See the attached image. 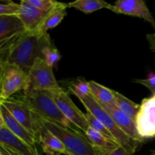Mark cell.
<instances>
[{"label":"cell","instance_id":"1","mask_svg":"<svg viewBox=\"0 0 155 155\" xmlns=\"http://www.w3.org/2000/svg\"><path fill=\"white\" fill-rule=\"evenodd\" d=\"M52 44L48 33L25 31L0 42V62L19 67L28 74L36 59L42 58L43 48Z\"/></svg>","mask_w":155,"mask_h":155},{"label":"cell","instance_id":"2","mask_svg":"<svg viewBox=\"0 0 155 155\" xmlns=\"http://www.w3.org/2000/svg\"><path fill=\"white\" fill-rule=\"evenodd\" d=\"M19 99L30 106L41 117L72 130H78L62 114L49 91H29L18 95ZM79 131V130H78Z\"/></svg>","mask_w":155,"mask_h":155},{"label":"cell","instance_id":"3","mask_svg":"<svg viewBox=\"0 0 155 155\" xmlns=\"http://www.w3.org/2000/svg\"><path fill=\"white\" fill-rule=\"evenodd\" d=\"M77 97L86 107V110L90 112L95 117L101 121L104 127L110 132L120 146L123 147L127 151L133 154L137 151L142 142L133 140L127 136L117 125L110 115L94 98L91 93L89 95H77Z\"/></svg>","mask_w":155,"mask_h":155},{"label":"cell","instance_id":"4","mask_svg":"<svg viewBox=\"0 0 155 155\" xmlns=\"http://www.w3.org/2000/svg\"><path fill=\"white\" fill-rule=\"evenodd\" d=\"M42 124L62 142L67 155H98L85 134L41 117Z\"/></svg>","mask_w":155,"mask_h":155},{"label":"cell","instance_id":"5","mask_svg":"<svg viewBox=\"0 0 155 155\" xmlns=\"http://www.w3.org/2000/svg\"><path fill=\"white\" fill-rule=\"evenodd\" d=\"M62 89L50 66L42 58L36 59L27 74V81L24 92L29 91H58Z\"/></svg>","mask_w":155,"mask_h":155},{"label":"cell","instance_id":"6","mask_svg":"<svg viewBox=\"0 0 155 155\" xmlns=\"http://www.w3.org/2000/svg\"><path fill=\"white\" fill-rule=\"evenodd\" d=\"M0 101H5L16 92L24 90L27 74L19 67L7 62H0Z\"/></svg>","mask_w":155,"mask_h":155},{"label":"cell","instance_id":"7","mask_svg":"<svg viewBox=\"0 0 155 155\" xmlns=\"http://www.w3.org/2000/svg\"><path fill=\"white\" fill-rule=\"evenodd\" d=\"M0 104L7 108L11 114L30 133L37 138L38 131L40 126L39 115L31 107L21 101L17 96L11 97L5 101H0Z\"/></svg>","mask_w":155,"mask_h":155},{"label":"cell","instance_id":"8","mask_svg":"<svg viewBox=\"0 0 155 155\" xmlns=\"http://www.w3.org/2000/svg\"><path fill=\"white\" fill-rule=\"evenodd\" d=\"M51 94L58 107L65 117L74 124L79 131L85 134L89 128V124L85 117L84 113L76 106L68 92L62 89L61 90L53 91Z\"/></svg>","mask_w":155,"mask_h":155},{"label":"cell","instance_id":"9","mask_svg":"<svg viewBox=\"0 0 155 155\" xmlns=\"http://www.w3.org/2000/svg\"><path fill=\"white\" fill-rule=\"evenodd\" d=\"M136 124L142 139L155 137V95L142 100Z\"/></svg>","mask_w":155,"mask_h":155},{"label":"cell","instance_id":"10","mask_svg":"<svg viewBox=\"0 0 155 155\" xmlns=\"http://www.w3.org/2000/svg\"><path fill=\"white\" fill-rule=\"evenodd\" d=\"M117 14L138 17L149 22L155 29V20L147 7L146 3L142 0H119L109 8Z\"/></svg>","mask_w":155,"mask_h":155},{"label":"cell","instance_id":"11","mask_svg":"<svg viewBox=\"0 0 155 155\" xmlns=\"http://www.w3.org/2000/svg\"><path fill=\"white\" fill-rule=\"evenodd\" d=\"M99 103V102H98ZM100 104V103H99ZM104 110L110 115L117 125L120 127L121 130L128 136L130 139H133L137 142H143L145 139H142L139 134L137 127H136V121L133 120L132 118L123 113L114 104H100Z\"/></svg>","mask_w":155,"mask_h":155},{"label":"cell","instance_id":"12","mask_svg":"<svg viewBox=\"0 0 155 155\" xmlns=\"http://www.w3.org/2000/svg\"><path fill=\"white\" fill-rule=\"evenodd\" d=\"M0 145L21 155H40L37 148L30 146L10 131L0 119Z\"/></svg>","mask_w":155,"mask_h":155},{"label":"cell","instance_id":"13","mask_svg":"<svg viewBox=\"0 0 155 155\" xmlns=\"http://www.w3.org/2000/svg\"><path fill=\"white\" fill-rule=\"evenodd\" d=\"M37 134L38 142L41 145L42 151L46 155H67L66 148L61 141L49 131L41 121Z\"/></svg>","mask_w":155,"mask_h":155},{"label":"cell","instance_id":"14","mask_svg":"<svg viewBox=\"0 0 155 155\" xmlns=\"http://www.w3.org/2000/svg\"><path fill=\"white\" fill-rule=\"evenodd\" d=\"M0 119L2 120L7 128L15 136L19 137L30 146L36 148V145L39 144L37 138L30 133L25 127H23L2 104H0Z\"/></svg>","mask_w":155,"mask_h":155},{"label":"cell","instance_id":"15","mask_svg":"<svg viewBox=\"0 0 155 155\" xmlns=\"http://www.w3.org/2000/svg\"><path fill=\"white\" fill-rule=\"evenodd\" d=\"M20 5L21 9L18 16L22 21L26 30L36 31L46 13L33 6L27 0H22Z\"/></svg>","mask_w":155,"mask_h":155},{"label":"cell","instance_id":"16","mask_svg":"<svg viewBox=\"0 0 155 155\" xmlns=\"http://www.w3.org/2000/svg\"><path fill=\"white\" fill-rule=\"evenodd\" d=\"M27 31L18 15H0V42Z\"/></svg>","mask_w":155,"mask_h":155},{"label":"cell","instance_id":"17","mask_svg":"<svg viewBox=\"0 0 155 155\" xmlns=\"http://www.w3.org/2000/svg\"><path fill=\"white\" fill-rule=\"evenodd\" d=\"M85 136L98 155H109L120 147L117 142L107 139L90 127L86 132Z\"/></svg>","mask_w":155,"mask_h":155},{"label":"cell","instance_id":"18","mask_svg":"<svg viewBox=\"0 0 155 155\" xmlns=\"http://www.w3.org/2000/svg\"><path fill=\"white\" fill-rule=\"evenodd\" d=\"M68 8H69L68 3L67 4L58 2V3L53 8L47 12L36 31L47 33V30L57 27L67 15Z\"/></svg>","mask_w":155,"mask_h":155},{"label":"cell","instance_id":"19","mask_svg":"<svg viewBox=\"0 0 155 155\" xmlns=\"http://www.w3.org/2000/svg\"><path fill=\"white\" fill-rule=\"evenodd\" d=\"M114 97V104L125 114L136 121V117L140 109V105L133 102L131 100L127 98L124 95L117 91L113 90Z\"/></svg>","mask_w":155,"mask_h":155},{"label":"cell","instance_id":"20","mask_svg":"<svg viewBox=\"0 0 155 155\" xmlns=\"http://www.w3.org/2000/svg\"><path fill=\"white\" fill-rule=\"evenodd\" d=\"M89 85L91 95L98 102L104 104H114V97L112 89L104 87L93 80L89 81Z\"/></svg>","mask_w":155,"mask_h":155},{"label":"cell","instance_id":"21","mask_svg":"<svg viewBox=\"0 0 155 155\" xmlns=\"http://www.w3.org/2000/svg\"><path fill=\"white\" fill-rule=\"evenodd\" d=\"M110 4L101 0H77L68 3L69 8H75L85 14H90L101 8H109Z\"/></svg>","mask_w":155,"mask_h":155},{"label":"cell","instance_id":"22","mask_svg":"<svg viewBox=\"0 0 155 155\" xmlns=\"http://www.w3.org/2000/svg\"><path fill=\"white\" fill-rule=\"evenodd\" d=\"M84 115L86 120H87L88 124H89V127H92V129L96 130L97 132L101 133V135L105 136L107 139H111V140H114L116 142L114 137L113 135L110 133V132L104 127V125L101 122V121H99L96 117H95L90 112L86 111V113H85Z\"/></svg>","mask_w":155,"mask_h":155},{"label":"cell","instance_id":"23","mask_svg":"<svg viewBox=\"0 0 155 155\" xmlns=\"http://www.w3.org/2000/svg\"><path fill=\"white\" fill-rule=\"evenodd\" d=\"M42 55L45 62L51 67H54V65L61 59L60 53L53 44L47 45L43 48Z\"/></svg>","mask_w":155,"mask_h":155},{"label":"cell","instance_id":"24","mask_svg":"<svg viewBox=\"0 0 155 155\" xmlns=\"http://www.w3.org/2000/svg\"><path fill=\"white\" fill-rule=\"evenodd\" d=\"M21 5L12 1H2L0 4V15H18Z\"/></svg>","mask_w":155,"mask_h":155},{"label":"cell","instance_id":"25","mask_svg":"<svg viewBox=\"0 0 155 155\" xmlns=\"http://www.w3.org/2000/svg\"><path fill=\"white\" fill-rule=\"evenodd\" d=\"M70 89L77 96L79 95H89L90 94V87L89 82L84 79H78L77 82L70 86Z\"/></svg>","mask_w":155,"mask_h":155},{"label":"cell","instance_id":"26","mask_svg":"<svg viewBox=\"0 0 155 155\" xmlns=\"http://www.w3.org/2000/svg\"><path fill=\"white\" fill-rule=\"evenodd\" d=\"M27 1L33 6L45 13L49 12L58 3V2L54 0H27Z\"/></svg>","mask_w":155,"mask_h":155},{"label":"cell","instance_id":"27","mask_svg":"<svg viewBox=\"0 0 155 155\" xmlns=\"http://www.w3.org/2000/svg\"><path fill=\"white\" fill-rule=\"evenodd\" d=\"M146 38H147V40H148V42H149L150 48H151L153 51H154L155 52V31H154V33H153L147 34Z\"/></svg>","mask_w":155,"mask_h":155},{"label":"cell","instance_id":"28","mask_svg":"<svg viewBox=\"0 0 155 155\" xmlns=\"http://www.w3.org/2000/svg\"><path fill=\"white\" fill-rule=\"evenodd\" d=\"M109 155H134V154L129 152V151H127L125 148L120 146L119 148H117L116 150H114L113 152L110 153Z\"/></svg>","mask_w":155,"mask_h":155},{"label":"cell","instance_id":"29","mask_svg":"<svg viewBox=\"0 0 155 155\" xmlns=\"http://www.w3.org/2000/svg\"><path fill=\"white\" fill-rule=\"evenodd\" d=\"M0 154L2 155H21L18 153L15 152L12 150L0 145Z\"/></svg>","mask_w":155,"mask_h":155},{"label":"cell","instance_id":"30","mask_svg":"<svg viewBox=\"0 0 155 155\" xmlns=\"http://www.w3.org/2000/svg\"><path fill=\"white\" fill-rule=\"evenodd\" d=\"M148 89L152 92L153 95H155V85L154 86H147Z\"/></svg>","mask_w":155,"mask_h":155},{"label":"cell","instance_id":"31","mask_svg":"<svg viewBox=\"0 0 155 155\" xmlns=\"http://www.w3.org/2000/svg\"><path fill=\"white\" fill-rule=\"evenodd\" d=\"M153 155H155V152L154 153V154H153Z\"/></svg>","mask_w":155,"mask_h":155},{"label":"cell","instance_id":"32","mask_svg":"<svg viewBox=\"0 0 155 155\" xmlns=\"http://www.w3.org/2000/svg\"><path fill=\"white\" fill-rule=\"evenodd\" d=\"M0 155H2V154H0Z\"/></svg>","mask_w":155,"mask_h":155}]
</instances>
